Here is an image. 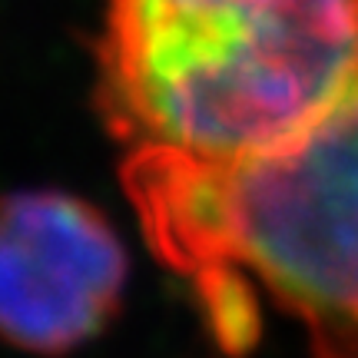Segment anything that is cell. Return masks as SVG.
<instances>
[{
  "label": "cell",
  "instance_id": "cell-1",
  "mask_svg": "<svg viewBox=\"0 0 358 358\" xmlns=\"http://www.w3.org/2000/svg\"><path fill=\"white\" fill-rule=\"evenodd\" d=\"M96 64L129 153L239 166L358 100V0H106Z\"/></svg>",
  "mask_w": 358,
  "mask_h": 358
},
{
  "label": "cell",
  "instance_id": "cell-2",
  "mask_svg": "<svg viewBox=\"0 0 358 358\" xmlns=\"http://www.w3.org/2000/svg\"><path fill=\"white\" fill-rule=\"evenodd\" d=\"M123 182L206 308L252 302L259 282L306 325L315 358H358V100L239 166L129 153Z\"/></svg>",
  "mask_w": 358,
  "mask_h": 358
},
{
  "label": "cell",
  "instance_id": "cell-3",
  "mask_svg": "<svg viewBox=\"0 0 358 358\" xmlns=\"http://www.w3.org/2000/svg\"><path fill=\"white\" fill-rule=\"evenodd\" d=\"M129 256L113 222L64 189L0 192V342L66 355L116 319Z\"/></svg>",
  "mask_w": 358,
  "mask_h": 358
}]
</instances>
